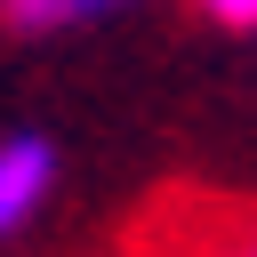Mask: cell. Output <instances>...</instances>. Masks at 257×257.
<instances>
[{"label": "cell", "instance_id": "6da1fadb", "mask_svg": "<svg viewBox=\"0 0 257 257\" xmlns=\"http://www.w3.org/2000/svg\"><path fill=\"white\" fill-rule=\"evenodd\" d=\"M56 185V145L48 137H0V233H16Z\"/></svg>", "mask_w": 257, "mask_h": 257}, {"label": "cell", "instance_id": "7a4b0ae2", "mask_svg": "<svg viewBox=\"0 0 257 257\" xmlns=\"http://www.w3.org/2000/svg\"><path fill=\"white\" fill-rule=\"evenodd\" d=\"M0 16H8V24H24V32H48V24L80 16V0H0Z\"/></svg>", "mask_w": 257, "mask_h": 257}, {"label": "cell", "instance_id": "3957f363", "mask_svg": "<svg viewBox=\"0 0 257 257\" xmlns=\"http://www.w3.org/2000/svg\"><path fill=\"white\" fill-rule=\"evenodd\" d=\"M217 24H233V32H257V0H201Z\"/></svg>", "mask_w": 257, "mask_h": 257}, {"label": "cell", "instance_id": "277c9868", "mask_svg": "<svg viewBox=\"0 0 257 257\" xmlns=\"http://www.w3.org/2000/svg\"><path fill=\"white\" fill-rule=\"evenodd\" d=\"M96 8H128V0H80V16H96Z\"/></svg>", "mask_w": 257, "mask_h": 257}, {"label": "cell", "instance_id": "5b68a950", "mask_svg": "<svg viewBox=\"0 0 257 257\" xmlns=\"http://www.w3.org/2000/svg\"><path fill=\"white\" fill-rule=\"evenodd\" d=\"M249 257H257V249H249Z\"/></svg>", "mask_w": 257, "mask_h": 257}]
</instances>
